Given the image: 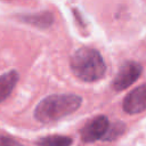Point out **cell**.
Instances as JSON below:
<instances>
[{"mask_svg": "<svg viewBox=\"0 0 146 146\" xmlns=\"http://www.w3.org/2000/svg\"><path fill=\"white\" fill-rule=\"evenodd\" d=\"M122 106L128 114H137L146 111V83L130 91L124 97Z\"/></svg>", "mask_w": 146, "mask_h": 146, "instance_id": "cell-5", "label": "cell"}, {"mask_svg": "<svg viewBox=\"0 0 146 146\" xmlns=\"http://www.w3.org/2000/svg\"><path fill=\"white\" fill-rule=\"evenodd\" d=\"M71 70L80 80L94 82L104 76L106 64L99 51L83 47L73 54L71 58Z\"/></svg>", "mask_w": 146, "mask_h": 146, "instance_id": "cell-2", "label": "cell"}, {"mask_svg": "<svg viewBox=\"0 0 146 146\" xmlns=\"http://www.w3.org/2000/svg\"><path fill=\"white\" fill-rule=\"evenodd\" d=\"M17 81H18V73L14 70L0 75V103L3 102L11 94Z\"/></svg>", "mask_w": 146, "mask_h": 146, "instance_id": "cell-6", "label": "cell"}, {"mask_svg": "<svg viewBox=\"0 0 146 146\" xmlns=\"http://www.w3.org/2000/svg\"><path fill=\"white\" fill-rule=\"evenodd\" d=\"M72 138L67 136H60V135H51L46 136L36 140L38 146H71L72 145Z\"/></svg>", "mask_w": 146, "mask_h": 146, "instance_id": "cell-7", "label": "cell"}, {"mask_svg": "<svg viewBox=\"0 0 146 146\" xmlns=\"http://www.w3.org/2000/svg\"><path fill=\"white\" fill-rule=\"evenodd\" d=\"M110 122L105 115H98L89 121L81 130V138L84 143H92L105 137Z\"/></svg>", "mask_w": 146, "mask_h": 146, "instance_id": "cell-4", "label": "cell"}, {"mask_svg": "<svg viewBox=\"0 0 146 146\" xmlns=\"http://www.w3.org/2000/svg\"><path fill=\"white\" fill-rule=\"evenodd\" d=\"M143 67L137 62H125L119 70L116 76L112 82V87L116 90H124L130 87L141 74Z\"/></svg>", "mask_w": 146, "mask_h": 146, "instance_id": "cell-3", "label": "cell"}, {"mask_svg": "<svg viewBox=\"0 0 146 146\" xmlns=\"http://www.w3.org/2000/svg\"><path fill=\"white\" fill-rule=\"evenodd\" d=\"M81 103L82 98L76 95H50L43 98L36 105L34 111V117L42 123L57 121L75 112L80 107Z\"/></svg>", "mask_w": 146, "mask_h": 146, "instance_id": "cell-1", "label": "cell"}, {"mask_svg": "<svg viewBox=\"0 0 146 146\" xmlns=\"http://www.w3.org/2000/svg\"><path fill=\"white\" fill-rule=\"evenodd\" d=\"M0 146H24V145L7 136H0Z\"/></svg>", "mask_w": 146, "mask_h": 146, "instance_id": "cell-8", "label": "cell"}]
</instances>
